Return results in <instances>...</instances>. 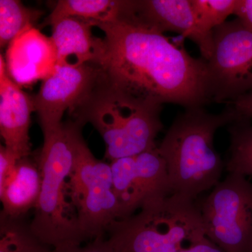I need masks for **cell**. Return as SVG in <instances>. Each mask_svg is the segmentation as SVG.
Instances as JSON below:
<instances>
[{
  "label": "cell",
  "instance_id": "obj_1",
  "mask_svg": "<svg viewBox=\"0 0 252 252\" xmlns=\"http://www.w3.org/2000/svg\"><path fill=\"white\" fill-rule=\"evenodd\" d=\"M95 27L104 34L99 67L111 85L162 105L188 109L211 102L207 61L190 56L183 44L136 18L130 1L117 19Z\"/></svg>",
  "mask_w": 252,
  "mask_h": 252
},
{
  "label": "cell",
  "instance_id": "obj_2",
  "mask_svg": "<svg viewBox=\"0 0 252 252\" xmlns=\"http://www.w3.org/2000/svg\"><path fill=\"white\" fill-rule=\"evenodd\" d=\"M239 117L232 106L219 114L199 107L177 116L158 147L166 163L172 193L195 200L220 182L224 165L214 137L219 129Z\"/></svg>",
  "mask_w": 252,
  "mask_h": 252
},
{
  "label": "cell",
  "instance_id": "obj_3",
  "mask_svg": "<svg viewBox=\"0 0 252 252\" xmlns=\"http://www.w3.org/2000/svg\"><path fill=\"white\" fill-rule=\"evenodd\" d=\"M84 126L74 119L63 122L59 128L43 135L44 143L38 161L41 192L29 230L41 243L53 248L84 243L66 189Z\"/></svg>",
  "mask_w": 252,
  "mask_h": 252
},
{
  "label": "cell",
  "instance_id": "obj_4",
  "mask_svg": "<svg viewBox=\"0 0 252 252\" xmlns=\"http://www.w3.org/2000/svg\"><path fill=\"white\" fill-rule=\"evenodd\" d=\"M162 104L135 97L107 82L102 74L91 94L71 114L93 125L103 139L111 160L157 148L163 128Z\"/></svg>",
  "mask_w": 252,
  "mask_h": 252
},
{
  "label": "cell",
  "instance_id": "obj_5",
  "mask_svg": "<svg viewBox=\"0 0 252 252\" xmlns=\"http://www.w3.org/2000/svg\"><path fill=\"white\" fill-rule=\"evenodd\" d=\"M124 252H182L207 238L195 200L172 193L108 230Z\"/></svg>",
  "mask_w": 252,
  "mask_h": 252
},
{
  "label": "cell",
  "instance_id": "obj_6",
  "mask_svg": "<svg viewBox=\"0 0 252 252\" xmlns=\"http://www.w3.org/2000/svg\"><path fill=\"white\" fill-rule=\"evenodd\" d=\"M66 189L84 242L105 235L113 223L123 220L110 164L96 158L84 137L78 144Z\"/></svg>",
  "mask_w": 252,
  "mask_h": 252
},
{
  "label": "cell",
  "instance_id": "obj_7",
  "mask_svg": "<svg viewBox=\"0 0 252 252\" xmlns=\"http://www.w3.org/2000/svg\"><path fill=\"white\" fill-rule=\"evenodd\" d=\"M205 234L225 252H252V182L228 175L199 205Z\"/></svg>",
  "mask_w": 252,
  "mask_h": 252
},
{
  "label": "cell",
  "instance_id": "obj_8",
  "mask_svg": "<svg viewBox=\"0 0 252 252\" xmlns=\"http://www.w3.org/2000/svg\"><path fill=\"white\" fill-rule=\"evenodd\" d=\"M207 61L211 100L231 104L252 91V32L236 18L214 30Z\"/></svg>",
  "mask_w": 252,
  "mask_h": 252
},
{
  "label": "cell",
  "instance_id": "obj_9",
  "mask_svg": "<svg viewBox=\"0 0 252 252\" xmlns=\"http://www.w3.org/2000/svg\"><path fill=\"white\" fill-rule=\"evenodd\" d=\"M110 165L123 220L173 193L166 163L158 147L113 160Z\"/></svg>",
  "mask_w": 252,
  "mask_h": 252
},
{
  "label": "cell",
  "instance_id": "obj_10",
  "mask_svg": "<svg viewBox=\"0 0 252 252\" xmlns=\"http://www.w3.org/2000/svg\"><path fill=\"white\" fill-rule=\"evenodd\" d=\"M101 74V68L97 64L57 65L54 73L42 81L34 103L43 135L62 125L64 113L68 110L71 114L85 100Z\"/></svg>",
  "mask_w": 252,
  "mask_h": 252
},
{
  "label": "cell",
  "instance_id": "obj_11",
  "mask_svg": "<svg viewBox=\"0 0 252 252\" xmlns=\"http://www.w3.org/2000/svg\"><path fill=\"white\" fill-rule=\"evenodd\" d=\"M5 61L9 77L21 87L51 75L58 65L57 52L51 36L33 27L10 43Z\"/></svg>",
  "mask_w": 252,
  "mask_h": 252
},
{
  "label": "cell",
  "instance_id": "obj_12",
  "mask_svg": "<svg viewBox=\"0 0 252 252\" xmlns=\"http://www.w3.org/2000/svg\"><path fill=\"white\" fill-rule=\"evenodd\" d=\"M33 112L34 98L11 79L4 56L0 55V134L5 147L19 159L31 153L30 127Z\"/></svg>",
  "mask_w": 252,
  "mask_h": 252
},
{
  "label": "cell",
  "instance_id": "obj_13",
  "mask_svg": "<svg viewBox=\"0 0 252 252\" xmlns=\"http://www.w3.org/2000/svg\"><path fill=\"white\" fill-rule=\"evenodd\" d=\"M51 27V37L57 52L58 65H100L105 52V41L94 35V23L81 18H64Z\"/></svg>",
  "mask_w": 252,
  "mask_h": 252
},
{
  "label": "cell",
  "instance_id": "obj_14",
  "mask_svg": "<svg viewBox=\"0 0 252 252\" xmlns=\"http://www.w3.org/2000/svg\"><path fill=\"white\" fill-rule=\"evenodd\" d=\"M131 13L145 24L161 32L180 34L198 44V34L191 0H138L130 1Z\"/></svg>",
  "mask_w": 252,
  "mask_h": 252
},
{
  "label": "cell",
  "instance_id": "obj_15",
  "mask_svg": "<svg viewBox=\"0 0 252 252\" xmlns=\"http://www.w3.org/2000/svg\"><path fill=\"white\" fill-rule=\"evenodd\" d=\"M41 175L38 163L28 157L18 160L12 174L0 187L1 217L18 220L35 207L40 195Z\"/></svg>",
  "mask_w": 252,
  "mask_h": 252
},
{
  "label": "cell",
  "instance_id": "obj_16",
  "mask_svg": "<svg viewBox=\"0 0 252 252\" xmlns=\"http://www.w3.org/2000/svg\"><path fill=\"white\" fill-rule=\"evenodd\" d=\"M127 1L122 0H60L44 21L52 26L64 18H81L97 24L117 19L125 9Z\"/></svg>",
  "mask_w": 252,
  "mask_h": 252
},
{
  "label": "cell",
  "instance_id": "obj_17",
  "mask_svg": "<svg viewBox=\"0 0 252 252\" xmlns=\"http://www.w3.org/2000/svg\"><path fill=\"white\" fill-rule=\"evenodd\" d=\"M198 41L197 46L204 60L211 58L214 50V30L234 14L237 0H191Z\"/></svg>",
  "mask_w": 252,
  "mask_h": 252
},
{
  "label": "cell",
  "instance_id": "obj_18",
  "mask_svg": "<svg viewBox=\"0 0 252 252\" xmlns=\"http://www.w3.org/2000/svg\"><path fill=\"white\" fill-rule=\"evenodd\" d=\"M240 115L228 125L230 134L229 158L225 163L228 173L252 176V124Z\"/></svg>",
  "mask_w": 252,
  "mask_h": 252
},
{
  "label": "cell",
  "instance_id": "obj_19",
  "mask_svg": "<svg viewBox=\"0 0 252 252\" xmlns=\"http://www.w3.org/2000/svg\"><path fill=\"white\" fill-rule=\"evenodd\" d=\"M44 14L41 10L25 6L18 0L0 1V46H9L16 36L35 24Z\"/></svg>",
  "mask_w": 252,
  "mask_h": 252
},
{
  "label": "cell",
  "instance_id": "obj_20",
  "mask_svg": "<svg viewBox=\"0 0 252 252\" xmlns=\"http://www.w3.org/2000/svg\"><path fill=\"white\" fill-rule=\"evenodd\" d=\"M50 252H123L112 238L97 237L87 245H70L53 248Z\"/></svg>",
  "mask_w": 252,
  "mask_h": 252
},
{
  "label": "cell",
  "instance_id": "obj_21",
  "mask_svg": "<svg viewBox=\"0 0 252 252\" xmlns=\"http://www.w3.org/2000/svg\"><path fill=\"white\" fill-rule=\"evenodd\" d=\"M19 160L21 159L4 145L0 146V187L12 174Z\"/></svg>",
  "mask_w": 252,
  "mask_h": 252
},
{
  "label": "cell",
  "instance_id": "obj_22",
  "mask_svg": "<svg viewBox=\"0 0 252 252\" xmlns=\"http://www.w3.org/2000/svg\"><path fill=\"white\" fill-rule=\"evenodd\" d=\"M234 14L245 28L252 32V0H237Z\"/></svg>",
  "mask_w": 252,
  "mask_h": 252
},
{
  "label": "cell",
  "instance_id": "obj_23",
  "mask_svg": "<svg viewBox=\"0 0 252 252\" xmlns=\"http://www.w3.org/2000/svg\"><path fill=\"white\" fill-rule=\"evenodd\" d=\"M230 104L239 115L252 121V91L238 97Z\"/></svg>",
  "mask_w": 252,
  "mask_h": 252
},
{
  "label": "cell",
  "instance_id": "obj_24",
  "mask_svg": "<svg viewBox=\"0 0 252 252\" xmlns=\"http://www.w3.org/2000/svg\"><path fill=\"white\" fill-rule=\"evenodd\" d=\"M182 252H225L208 238Z\"/></svg>",
  "mask_w": 252,
  "mask_h": 252
},
{
  "label": "cell",
  "instance_id": "obj_25",
  "mask_svg": "<svg viewBox=\"0 0 252 252\" xmlns=\"http://www.w3.org/2000/svg\"><path fill=\"white\" fill-rule=\"evenodd\" d=\"M50 250L47 246L38 241L26 252H50Z\"/></svg>",
  "mask_w": 252,
  "mask_h": 252
}]
</instances>
